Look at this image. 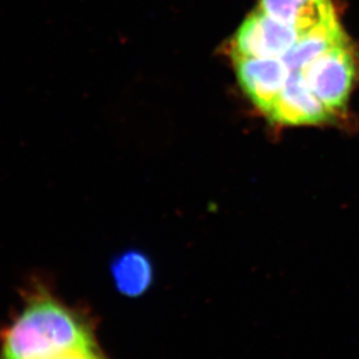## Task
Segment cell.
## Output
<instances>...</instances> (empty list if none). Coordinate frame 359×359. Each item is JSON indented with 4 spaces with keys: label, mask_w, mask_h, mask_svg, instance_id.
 <instances>
[{
    "label": "cell",
    "mask_w": 359,
    "mask_h": 359,
    "mask_svg": "<svg viewBox=\"0 0 359 359\" xmlns=\"http://www.w3.org/2000/svg\"><path fill=\"white\" fill-rule=\"evenodd\" d=\"M102 350L95 318L35 281L0 334V359H54Z\"/></svg>",
    "instance_id": "6da1fadb"
},
{
    "label": "cell",
    "mask_w": 359,
    "mask_h": 359,
    "mask_svg": "<svg viewBox=\"0 0 359 359\" xmlns=\"http://www.w3.org/2000/svg\"><path fill=\"white\" fill-rule=\"evenodd\" d=\"M300 32L256 10L246 17L230 42L231 57H281Z\"/></svg>",
    "instance_id": "3957f363"
},
{
    "label": "cell",
    "mask_w": 359,
    "mask_h": 359,
    "mask_svg": "<svg viewBox=\"0 0 359 359\" xmlns=\"http://www.w3.org/2000/svg\"><path fill=\"white\" fill-rule=\"evenodd\" d=\"M54 359H110L104 353L103 350L98 351H91V353H75L69 356L59 357Z\"/></svg>",
    "instance_id": "9c48e42d"
},
{
    "label": "cell",
    "mask_w": 359,
    "mask_h": 359,
    "mask_svg": "<svg viewBox=\"0 0 359 359\" xmlns=\"http://www.w3.org/2000/svg\"><path fill=\"white\" fill-rule=\"evenodd\" d=\"M266 116L276 124L290 126L325 124L336 118L311 91L301 70L290 72Z\"/></svg>",
    "instance_id": "277c9868"
},
{
    "label": "cell",
    "mask_w": 359,
    "mask_h": 359,
    "mask_svg": "<svg viewBox=\"0 0 359 359\" xmlns=\"http://www.w3.org/2000/svg\"><path fill=\"white\" fill-rule=\"evenodd\" d=\"M112 273L118 288L131 297L145 292L152 281V265L145 255L137 251L118 257L112 265Z\"/></svg>",
    "instance_id": "ba28073f"
},
{
    "label": "cell",
    "mask_w": 359,
    "mask_h": 359,
    "mask_svg": "<svg viewBox=\"0 0 359 359\" xmlns=\"http://www.w3.org/2000/svg\"><path fill=\"white\" fill-rule=\"evenodd\" d=\"M257 8L301 34L337 18L330 0H259Z\"/></svg>",
    "instance_id": "8992f818"
},
{
    "label": "cell",
    "mask_w": 359,
    "mask_h": 359,
    "mask_svg": "<svg viewBox=\"0 0 359 359\" xmlns=\"http://www.w3.org/2000/svg\"><path fill=\"white\" fill-rule=\"evenodd\" d=\"M311 91L335 116L344 114L353 84L357 63L349 42H343L318 56L301 70Z\"/></svg>",
    "instance_id": "7a4b0ae2"
},
{
    "label": "cell",
    "mask_w": 359,
    "mask_h": 359,
    "mask_svg": "<svg viewBox=\"0 0 359 359\" xmlns=\"http://www.w3.org/2000/svg\"><path fill=\"white\" fill-rule=\"evenodd\" d=\"M232 61L243 91L266 114L286 83L290 68L281 57H233Z\"/></svg>",
    "instance_id": "5b68a950"
},
{
    "label": "cell",
    "mask_w": 359,
    "mask_h": 359,
    "mask_svg": "<svg viewBox=\"0 0 359 359\" xmlns=\"http://www.w3.org/2000/svg\"><path fill=\"white\" fill-rule=\"evenodd\" d=\"M348 41L337 18L325 21L311 31L301 35L300 39L285 53L281 59L290 72L302 70L318 56L328 52L336 46Z\"/></svg>",
    "instance_id": "52a82bcc"
}]
</instances>
